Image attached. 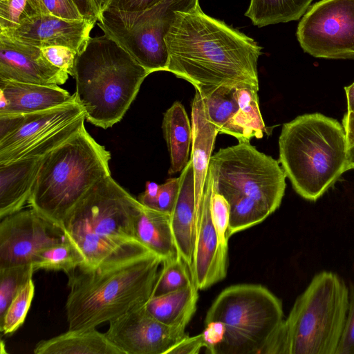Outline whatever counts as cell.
Returning a JSON list of instances; mask_svg holds the SVG:
<instances>
[{"mask_svg": "<svg viewBox=\"0 0 354 354\" xmlns=\"http://www.w3.org/2000/svg\"><path fill=\"white\" fill-rule=\"evenodd\" d=\"M165 41L166 71L205 94L221 86L248 84L259 88L260 47L252 38L205 15L198 6L176 12Z\"/></svg>", "mask_w": 354, "mask_h": 354, "instance_id": "6da1fadb", "label": "cell"}, {"mask_svg": "<svg viewBox=\"0 0 354 354\" xmlns=\"http://www.w3.org/2000/svg\"><path fill=\"white\" fill-rule=\"evenodd\" d=\"M162 263L160 257L140 247L66 273L68 330L95 328L145 305L153 295Z\"/></svg>", "mask_w": 354, "mask_h": 354, "instance_id": "7a4b0ae2", "label": "cell"}, {"mask_svg": "<svg viewBox=\"0 0 354 354\" xmlns=\"http://www.w3.org/2000/svg\"><path fill=\"white\" fill-rule=\"evenodd\" d=\"M207 172L230 205L228 239L266 219L285 194L286 176L279 161L250 142L220 149L212 156Z\"/></svg>", "mask_w": 354, "mask_h": 354, "instance_id": "3957f363", "label": "cell"}, {"mask_svg": "<svg viewBox=\"0 0 354 354\" xmlns=\"http://www.w3.org/2000/svg\"><path fill=\"white\" fill-rule=\"evenodd\" d=\"M149 74L108 36L90 37L75 63V102L88 122L107 129L121 120Z\"/></svg>", "mask_w": 354, "mask_h": 354, "instance_id": "277c9868", "label": "cell"}, {"mask_svg": "<svg viewBox=\"0 0 354 354\" xmlns=\"http://www.w3.org/2000/svg\"><path fill=\"white\" fill-rule=\"evenodd\" d=\"M344 127L322 113H306L284 123L279 162L294 190L316 201L348 169Z\"/></svg>", "mask_w": 354, "mask_h": 354, "instance_id": "5b68a950", "label": "cell"}, {"mask_svg": "<svg viewBox=\"0 0 354 354\" xmlns=\"http://www.w3.org/2000/svg\"><path fill=\"white\" fill-rule=\"evenodd\" d=\"M142 207L110 175L75 205L64 219L62 230L83 255V265L95 267L116 254L144 246L134 234L135 221Z\"/></svg>", "mask_w": 354, "mask_h": 354, "instance_id": "8992f818", "label": "cell"}, {"mask_svg": "<svg viewBox=\"0 0 354 354\" xmlns=\"http://www.w3.org/2000/svg\"><path fill=\"white\" fill-rule=\"evenodd\" d=\"M111 153L85 127L44 156L28 203L62 230L64 219L86 192L111 175Z\"/></svg>", "mask_w": 354, "mask_h": 354, "instance_id": "52a82bcc", "label": "cell"}, {"mask_svg": "<svg viewBox=\"0 0 354 354\" xmlns=\"http://www.w3.org/2000/svg\"><path fill=\"white\" fill-rule=\"evenodd\" d=\"M348 301V288L339 276L316 274L284 319L274 354H335Z\"/></svg>", "mask_w": 354, "mask_h": 354, "instance_id": "ba28073f", "label": "cell"}, {"mask_svg": "<svg viewBox=\"0 0 354 354\" xmlns=\"http://www.w3.org/2000/svg\"><path fill=\"white\" fill-rule=\"evenodd\" d=\"M283 321L282 303L270 290L241 283L220 292L204 324L218 322L223 327L214 354H271Z\"/></svg>", "mask_w": 354, "mask_h": 354, "instance_id": "9c48e42d", "label": "cell"}, {"mask_svg": "<svg viewBox=\"0 0 354 354\" xmlns=\"http://www.w3.org/2000/svg\"><path fill=\"white\" fill-rule=\"evenodd\" d=\"M198 6V0H160L140 12L103 10L98 26L149 73L166 71L169 55L165 38L176 12Z\"/></svg>", "mask_w": 354, "mask_h": 354, "instance_id": "30bf717a", "label": "cell"}, {"mask_svg": "<svg viewBox=\"0 0 354 354\" xmlns=\"http://www.w3.org/2000/svg\"><path fill=\"white\" fill-rule=\"evenodd\" d=\"M76 102L26 114H0V165L41 158L84 127Z\"/></svg>", "mask_w": 354, "mask_h": 354, "instance_id": "8fae6325", "label": "cell"}, {"mask_svg": "<svg viewBox=\"0 0 354 354\" xmlns=\"http://www.w3.org/2000/svg\"><path fill=\"white\" fill-rule=\"evenodd\" d=\"M297 37L315 57L354 59V0H321L299 23Z\"/></svg>", "mask_w": 354, "mask_h": 354, "instance_id": "7c38bea8", "label": "cell"}, {"mask_svg": "<svg viewBox=\"0 0 354 354\" xmlns=\"http://www.w3.org/2000/svg\"><path fill=\"white\" fill-rule=\"evenodd\" d=\"M67 239L60 227L31 207L6 216L0 223V268L32 264L41 250Z\"/></svg>", "mask_w": 354, "mask_h": 354, "instance_id": "4fadbf2b", "label": "cell"}, {"mask_svg": "<svg viewBox=\"0 0 354 354\" xmlns=\"http://www.w3.org/2000/svg\"><path fill=\"white\" fill-rule=\"evenodd\" d=\"M107 339L123 354H166L184 337L185 326H169L153 317L145 305L110 321Z\"/></svg>", "mask_w": 354, "mask_h": 354, "instance_id": "5bb4252c", "label": "cell"}, {"mask_svg": "<svg viewBox=\"0 0 354 354\" xmlns=\"http://www.w3.org/2000/svg\"><path fill=\"white\" fill-rule=\"evenodd\" d=\"M68 73L53 65L39 47L0 32V80L42 85H61Z\"/></svg>", "mask_w": 354, "mask_h": 354, "instance_id": "9a60e30c", "label": "cell"}, {"mask_svg": "<svg viewBox=\"0 0 354 354\" xmlns=\"http://www.w3.org/2000/svg\"><path fill=\"white\" fill-rule=\"evenodd\" d=\"M95 24L86 19L68 20L43 13L13 30L0 32L41 48L62 46L79 53L91 37Z\"/></svg>", "mask_w": 354, "mask_h": 354, "instance_id": "2e32d148", "label": "cell"}, {"mask_svg": "<svg viewBox=\"0 0 354 354\" xmlns=\"http://www.w3.org/2000/svg\"><path fill=\"white\" fill-rule=\"evenodd\" d=\"M0 114H26L75 102L58 85H42L0 80Z\"/></svg>", "mask_w": 354, "mask_h": 354, "instance_id": "e0dca14e", "label": "cell"}, {"mask_svg": "<svg viewBox=\"0 0 354 354\" xmlns=\"http://www.w3.org/2000/svg\"><path fill=\"white\" fill-rule=\"evenodd\" d=\"M179 177L180 187L171 214V224L178 255L185 262L190 272L194 258L196 218L192 158H189Z\"/></svg>", "mask_w": 354, "mask_h": 354, "instance_id": "ac0fdd59", "label": "cell"}, {"mask_svg": "<svg viewBox=\"0 0 354 354\" xmlns=\"http://www.w3.org/2000/svg\"><path fill=\"white\" fill-rule=\"evenodd\" d=\"M192 153L196 211L205 186L209 165L218 130L207 114L201 93L196 91L192 104Z\"/></svg>", "mask_w": 354, "mask_h": 354, "instance_id": "d6986e66", "label": "cell"}, {"mask_svg": "<svg viewBox=\"0 0 354 354\" xmlns=\"http://www.w3.org/2000/svg\"><path fill=\"white\" fill-rule=\"evenodd\" d=\"M41 158H25L0 165L1 219L21 210L28 202Z\"/></svg>", "mask_w": 354, "mask_h": 354, "instance_id": "ffe728a7", "label": "cell"}, {"mask_svg": "<svg viewBox=\"0 0 354 354\" xmlns=\"http://www.w3.org/2000/svg\"><path fill=\"white\" fill-rule=\"evenodd\" d=\"M35 354H123L112 344L105 333L96 328L68 330L48 339L39 342Z\"/></svg>", "mask_w": 354, "mask_h": 354, "instance_id": "44dd1931", "label": "cell"}, {"mask_svg": "<svg viewBox=\"0 0 354 354\" xmlns=\"http://www.w3.org/2000/svg\"><path fill=\"white\" fill-rule=\"evenodd\" d=\"M136 240L163 261L178 255L171 214L143 205L134 224Z\"/></svg>", "mask_w": 354, "mask_h": 354, "instance_id": "7402d4cb", "label": "cell"}, {"mask_svg": "<svg viewBox=\"0 0 354 354\" xmlns=\"http://www.w3.org/2000/svg\"><path fill=\"white\" fill-rule=\"evenodd\" d=\"M162 129L170 157L169 174L182 171L189 161L192 126L183 105L175 102L164 113Z\"/></svg>", "mask_w": 354, "mask_h": 354, "instance_id": "603a6c76", "label": "cell"}, {"mask_svg": "<svg viewBox=\"0 0 354 354\" xmlns=\"http://www.w3.org/2000/svg\"><path fill=\"white\" fill-rule=\"evenodd\" d=\"M198 291L192 281L180 290L151 297L145 307L152 317L165 324L187 326L196 310Z\"/></svg>", "mask_w": 354, "mask_h": 354, "instance_id": "cb8c5ba5", "label": "cell"}, {"mask_svg": "<svg viewBox=\"0 0 354 354\" xmlns=\"http://www.w3.org/2000/svg\"><path fill=\"white\" fill-rule=\"evenodd\" d=\"M235 86H221L201 95L207 114L220 133L248 142L239 116Z\"/></svg>", "mask_w": 354, "mask_h": 354, "instance_id": "d4e9b609", "label": "cell"}, {"mask_svg": "<svg viewBox=\"0 0 354 354\" xmlns=\"http://www.w3.org/2000/svg\"><path fill=\"white\" fill-rule=\"evenodd\" d=\"M313 0H250L245 15L259 27L298 20Z\"/></svg>", "mask_w": 354, "mask_h": 354, "instance_id": "484cf974", "label": "cell"}, {"mask_svg": "<svg viewBox=\"0 0 354 354\" xmlns=\"http://www.w3.org/2000/svg\"><path fill=\"white\" fill-rule=\"evenodd\" d=\"M258 91V87L248 84L235 86L239 120L248 142L252 138H262L264 133L269 134L260 112Z\"/></svg>", "mask_w": 354, "mask_h": 354, "instance_id": "4316f807", "label": "cell"}, {"mask_svg": "<svg viewBox=\"0 0 354 354\" xmlns=\"http://www.w3.org/2000/svg\"><path fill=\"white\" fill-rule=\"evenodd\" d=\"M84 263L83 255L68 239L41 250L36 255L32 265L35 272L43 269L62 270L66 274Z\"/></svg>", "mask_w": 354, "mask_h": 354, "instance_id": "83f0119b", "label": "cell"}, {"mask_svg": "<svg viewBox=\"0 0 354 354\" xmlns=\"http://www.w3.org/2000/svg\"><path fill=\"white\" fill-rule=\"evenodd\" d=\"M43 13L48 12L40 0H0V32L13 30Z\"/></svg>", "mask_w": 354, "mask_h": 354, "instance_id": "f1b7e54d", "label": "cell"}, {"mask_svg": "<svg viewBox=\"0 0 354 354\" xmlns=\"http://www.w3.org/2000/svg\"><path fill=\"white\" fill-rule=\"evenodd\" d=\"M192 282L188 266L182 258L177 255L162 261L153 296L180 290Z\"/></svg>", "mask_w": 354, "mask_h": 354, "instance_id": "f546056e", "label": "cell"}, {"mask_svg": "<svg viewBox=\"0 0 354 354\" xmlns=\"http://www.w3.org/2000/svg\"><path fill=\"white\" fill-rule=\"evenodd\" d=\"M32 264L0 268V319L22 287L32 279Z\"/></svg>", "mask_w": 354, "mask_h": 354, "instance_id": "4dcf8cb0", "label": "cell"}, {"mask_svg": "<svg viewBox=\"0 0 354 354\" xmlns=\"http://www.w3.org/2000/svg\"><path fill=\"white\" fill-rule=\"evenodd\" d=\"M35 295V285L30 279L19 290L0 319L1 335L15 333L24 322Z\"/></svg>", "mask_w": 354, "mask_h": 354, "instance_id": "1f68e13d", "label": "cell"}, {"mask_svg": "<svg viewBox=\"0 0 354 354\" xmlns=\"http://www.w3.org/2000/svg\"><path fill=\"white\" fill-rule=\"evenodd\" d=\"M207 177L210 183V209L213 223L221 245L228 249L227 234L230 224V205L227 200L215 190L208 172Z\"/></svg>", "mask_w": 354, "mask_h": 354, "instance_id": "d6a6232c", "label": "cell"}, {"mask_svg": "<svg viewBox=\"0 0 354 354\" xmlns=\"http://www.w3.org/2000/svg\"><path fill=\"white\" fill-rule=\"evenodd\" d=\"M44 57L55 66L74 75L75 63L78 53L73 49L62 46L41 48Z\"/></svg>", "mask_w": 354, "mask_h": 354, "instance_id": "836d02e7", "label": "cell"}, {"mask_svg": "<svg viewBox=\"0 0 354 354\" xmlns=\"http://www.w3.org/2000/svg\"><path fill=\"white\" fill-rule=\"evenodd\" d=\"M348 312L335 354H354V283L348 288Z\"/></svg>", "mask_w": 354, "mask_h": 354, "instance_id": "e575fe53", "label": "cell"}, {"mask_svg": "<svg viewBox=\"0 0 354 354\" xmlns=\"http://www.w3.org/2000/svg\"><path fill=\"white\" fill-rule=\"evenodd\" d=\"M180 177L167 179L160 185L153 209L171 214L179 190Z\"/></svg>", "mask_w": 354, "mask_h": 354, "instance_id": "d590c367", "label": "cell"}, {"mask_svg": "<svg viewBox=\"0 0 354 354\" xmlns=\"http://www.w3.org/2000/svg\"><path fill=\"white\" fill-rule=\"evenodd\" d=\"M40 1L48 14L68 20L84 19L73 0Z\"/></svg>", "mask_w": 354, "mask_h": 354, "instance_id": "8d00e7d4", "label": "cell"}, {"mask_svg": "<svg viewBox=\"0 0 354 354\" xmlns=\"http://www.w3.org/2000/svg\"><path fill=\"white\" fill-rule=\"evenodd\" d=\"M205 347V342L202 333L192 337L187 334L169 348L166 354H197Z\"/></svg>", "mask_w": 354, "mask_h": 354, "instance_id": "74e56055", "label": "cell"}, {"mask_svg": "<svg viewBox=\"0 0 354 354\" xmlns=\"http://www.w3.org/2000/svg\"><path fill=\"white\" fill-rule=\"evenodd\" d=\"M159 1L160 0H108L103 10L130 12H140L149 8Z\"/></svg>", "mask_w": 354, "mask_h": 354, "instance_id": "f35d334b", "label": "cell"}, {"mask_svg": "<svg viewBox=\"0 0 354 354\" xmlns=\"http://www.w3.org/2000/svg\"><path fill=\"white\" fill-rule=\"evenodd\" d=\"M79 12L86 20L96 23L100 12L93 0H73Z\"/></svg>", "mask_w": 354, "mask_h": 354, "instance_id": "ab89813d", "label": "cell"}, {"mask_svg": "<svg viewBox=\"0 0 354 354\" xmlns=\"http://www.w3.org/2000/svg\"><path fill=\"white\" fill-rule=\"evenodd\" d=\"M160 185L153 182H147L144 192L141 193L138 201L145 207L153 209L158 196Z\"/></svg>", "mask_w": 354, "mask_h": 354, "instance_id": "60d3db41", "label": "cell"}, {"mask_svg": "<svg viewBox=\"0 0 354 354\" xmlns=\"http://www.w3.org/2000/svg\"><path fill=\"white\" fill-rule=\"evenodd\" d=\"M342 126L345 130L349 147L354 144V114L346 112L342 119Z\"/></svg>", "mask_w": 354, "mask_h": 354, "instance_id": "b9f144b4", "label": "cell"}, {"mask_svg": "<svg viewBox=\"0 0 354 354\" xmlns=\"http://www.w3.org/2000/svg\"><path fill=\"white\" fill-rule=\"evenodd\" d=\"M347 100V113L354 114V82L344 88Z\"/></svg>", "mask_w": 354, "mask_h": 354, "instance_id": "7bdbcfd3", "label": "cell"}, {"mask_svg": "<svg viewBox=\"0 0 354 354\" xmlns=\"http://www.w3.org/2000/svg\"><path fill=\"white\" fill-rule=\"evenodd\" d=\"M348 169H354V144L349 146L347 151Z\"/></svg>", "mask_w": 354, "mask_h": 354, "instance_id": "ee69618b", "label": "cell"}, {"mask_svg": "<svg viewBox=\"0 0 354 354\" xmlns=\"http://www.w3.org/2000/svg\"><path fill=\"white\" fill-rule=\"evenodd\" d=\"M97 10L100 12L104 8L108 0H93Z\"/></svg>", "mask_w": 354, "mask_h": 354, "instance_id": "f6af8a7d", "label": "cell"}]
</instances>
